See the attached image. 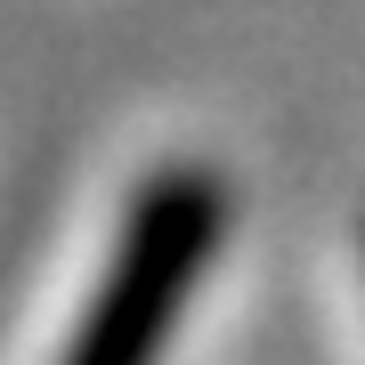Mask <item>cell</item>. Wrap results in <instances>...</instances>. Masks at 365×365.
Returning <instances> with one entry per match:
<instances>
[{
	"mask_svg": "<svg viewBox=\"0 0 365 365\" xmlns=\"http://www.w3.org/2000/svg\"><path fill=\"white\" fill-rule=\"evenodd\" d=\"M220 220H227L220 187H211L203 170H170L155 195L130 211L122 252H114V268H106L90 317H81L66 365H155L170 325H179L187 284H195L211 268V252H220Z\"/></svg>",
	"mask_w": 365,
	"mask_h": 365,
	"instance_id": "obj_1",
	"label": "cell"
}]
</instances>
